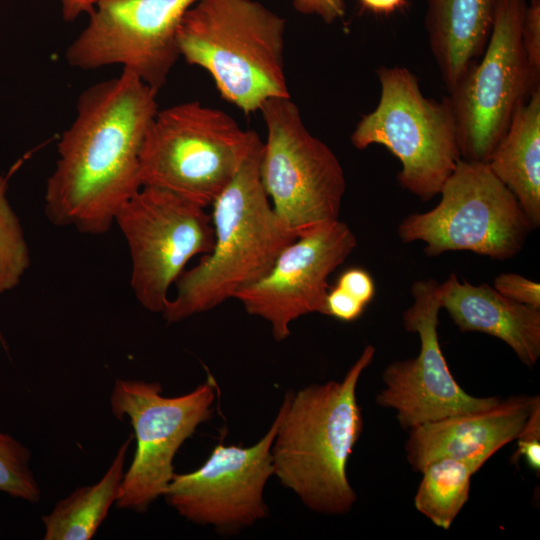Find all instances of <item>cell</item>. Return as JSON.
Here are the masks:
<instances>
[{
	"label": "cell",
	"mask_w": 540,
	"mask_h": 540,
	"mask_svg": "<svg viewBox=\"0 0 540 540\" xmlns=\"http://www.w3.org/2000/svg\"><path fill=\"white\" fill-rule=\"evenodd\" d=\"M156 96L127 69L81 93L45 186L44 212L53 225L87 235L111 229L119 210L142 187L139 157L158 111Z\"/></svg>",
	"instance_id": "cell-1"
},
{
	"label": "cell",
	"mask_w": 540,
	"mask_h": 540,
	"mask_svg": "<svg viewBox=\"0 0 540 540\" xmlns=\"http://www.w3.org/2000/svg\"><path fill=\"white\" fill-rule=\"evenodd\" d=\"M374 355L375 348L367 345L341 381L286 393L278 411L273 475L314 512L342 515L356 501L347 477L348 459L363 428L356 389Z\"/></svg>",
	"instance_id": "cell-2"
},
{
	"label": "cell",
	"mask_w": 540,
	"mask_h": 540,
	"mask_svg": "<svg viewBox=\"0 0 540 540\" xmlns=\"http://www.w3.org/2000/svg\"><path fill=\"white\" fill-rule=\"evenodd\" d=\"M263 142L211 204L214 245L176 280L162 316L169 324L210 311L263 278L297 235L277 216L260 180Z\"/></svg>",
	"instance_id": "cell-3"
},
{
	"label": "cell",
	"mask_w": 540,
	"mask_h": 540,
	"mask_svg": "<svg viewBox=\"0 0 540 540\" xmlns=\"http://www.w3.org/2000/svg\"><path fill=\"white\" fill-rule=\"evenodd\" d=\"M285 19L254 0H197L183 15L177 43L205 69L220 95L244 113L290 97L284 68Z\"/></svg>",
	"instance_id": "cell-4"
},
{
	"label": "cell",
	"mask_w": 540,
	"mask_h": 540,
	"mask_svg": "<svg viewBox=\"0 0 540 540\" xmlns=\"http://www.w3.org/2000/svg\"><path fill=\"white\" fill-rule=\"evenodd\" d=\"M260 140L224 111L199 101L158 109L140 151L141 186L170 191L206 208Z\"/></svg>",
	"instance_id": "cell-5"
},
{
	"label": "cell",
	"mask_w": 540,
	"mask_h": 540,
	"mask_svg": "<svg viewBox=\"0 0 540 540\" xmlns=\"http://www.w3.org/2000/svg\"><path fill=\"white\" fill-rule=\"evenodd\" d=\"M376 73L378 104L359 120L350 142L358 150L374 144L388 149L401 164V187L428 201L439 195L462 159L448 99L426 97L417 76L406 67L382 66Z\"/></svg>",
	"instance_id": "cell-6"
},
{
	"label": "cell",
	"mask_w": 540,
	"mask_h": 540,
	"mask_svg": "<svg viewBox=\"0 0 540 540\" xmlns=\"http://www.w3.org/2000/svg\"><path fill=\"white\" fill-rule=\"evenodd\" d=\"M439 195L434 208L406 216L397 229L401 241L423 242L429 257L469 251L511 259L533 230L516 197L486 162L459 160Z\"/></svg>",
	"instance_id": "cell-7"
},
{
	"label": "cell",
	"mask_w": 540,
	"mask_h": 540,
	"mask_svg": "<svg viewBox=\"0 0 540 540\" xmlns=\"http://www.w3.org/2000/svg\"><path fill=\"white\" fill-rule=\"evenodd\" d=\"M259 174L272 207L297 237L339 220L346 179L331 148L305 126L291 97L268 100Z\"/></svg>",
	"instance_id": "cell-8"
},
{
	"label": "cell",
	"mask_w": 540,
	"mask_h": 540,
	"mask_svg": "<svg viewBox=\"0 0 540 540\" xmlns=\"http://www.w3.org/2000/svg\"><path fill=\"white\" fill-rule=\"evenodd\" d=\"M526 0H499L480 56L448 91L462 159L487 162L518 108L540 81L522 45Z\"/></svg>",
	"instance_id": "cell-9"
},
{
	"label": "cell",
	"mask_w": 540,
	"mask_h": 540,
	"mask_svg": "<svg viewBox=\"0 0 540 540\" xmlns=\"http://www.w3.org/2000/svg\"><path fill=\"white\" fill-rule=\"evenodd\" d=\"M214 380L186 394L162 395L158 382L117 379L110 407L117 419L127 417L136 440L133 460L124 473L116 506L143 513L163 496L174 471V458L183 443L213 413Z\"/></svg>",
	"instance_id": "cell-10"
},
{
	"label": "cell",
	"mask_w": 540,
	"mask_h": 540,
	"mask_svg": "<svg viewBox=\"0 0 540 540\" xmlns=\"http://www.w3.org/2000/svg\"><path fill=\"white\" fill-rule=\"evenodd\" d=\"M129 250L130 287L147 311L162 313L168 291L196 255L214 245L211 215L170 191L142 186L115 217Z\"/></svg>",
	"instance_id": "cell-11"
},
{
	"label": "cell",
	"mask_w": 540,
	"mask_h": 540,
	"mask_svg": "<svg viewBox=\"0 0 540 540\" xmlns=\"http://www.w3.org/2000/svg\"><path fill=\"white\" fill-rule=\"evenodd\" d=\"M196 1L98 0L66 50L67 63L82 70L121 65L158 93L180 57L179 24Z\"/></svg>",
	"instance_id": "cell-12"
},
{
	"label": "cell",
	"mask_w": 540,
	"mask_h": 540,
	"mask_svg": "<svg viewBox=\"0 0 540 540\" xmlns=\"http://www.w3.org/2000/svg\"><path fill=\"white\" fill-rule=\"evenodd\" d=\"M411 294L413 303L403 313V324L407 331L419 335L420 350L416 357L394 361L385 368V387L376 403L394 409L399 425L406 430L498 404L499 397L468 394L449 369L438 337L442 309L438 281L417 280Z\"/></svg>",
	"instance_id": "cell-13"
},
{
	"label": "cell",
	"mask_w": 540,
	"mask_h": 540,
	"mask_svg": "<svg viewBox=\"0 0 540 540\" xmlns=\"http://www.w3.org/2000/svg\"><path fill=\"white\" fill-rule=\"evenodd\" d=\"M278 427L276 416L254 445L214 447L196 470L173 475L164 497L179 515L221 532L238 531L267 514L264 488L273 475L271 447Z\"/></svg>",
	"instance_id": "cell-14"
},
{
	"label": "cell",
	"mask_w": 540,
	"mask_h": 540,
	"mask_svg": "<svg viewBox=\"0 0 540 540\" xmlns=\"http://www.w3.org/2000/svg\"><path fill=\"white\" fill-rule=\"evenodd\" d=\"M357 246L350 227L336 220L297 237L278 255L269 272L239 291L245 311L266 320L276 341L290 335L301 316L325 314L330 275Z\"/></svg>",
	"instance_id": "cell-15"
},
{
	"label": "cell",
	"mask_w": 540,
	"mask_h": 540,
	"mask_svg": "<svg viewBox=\"0 0 540 540\" xmlns=\"http://www.w3.org/2000/svg\"><path fill=\"white\" fill-rule=\"evenodd\" d=\"M539 401V396H512L488 409L414 427L408 430L407 461L416 472L442 457L468 460L481 468L498 450L516 440Z\"/></svg>",
	"instance_id": "cell-16"
},
{
	"label": "cell",
	"mask_w": 540,
	"mask_h": 540,
	"mask_svg": "<svg viewBox=\"0 0 540 540\" xmlns=\"http://www.w3.org/2000/svg\"><path fill=\"white\" fill-rule=\"evenodd\" d=\"M441 307L462 332H480L502 340L528 367L540 357V309L500 294L488 284H471L455 273L439 283Z\"/></svg>",
	"instance_id": "cell-17"
},
{
	"label": "cell",
	"mask_w": 540,
	"mask_h": 540,
	"mask_svg": "<svg viewBox=\"0 0 540 540\" xmlns=\"http://www.w3.org/2000/svg\"><path fill=\"white\" fill-rule=\"evenodd\" d=\"M499 0H427L425 27L441 78L450 91L482 55Z\"/></svg>",
	"instance_id": "cell-18"
},
{
	"label": "cell",
	"mask_w": 540,
	"mask_h": 540,
	"mask_svg": "<svg viewBox=\"0 0 540 540\" xmlns=\"http://www.w3.org/2000/svg\"><path fill=\"white\" fill-rule=\"evenodd\" d=\"M486 163L536 230L540 226V88L518 108Z\"/></svg>",
	"instance_id": "cell-19"
},
{
	"label": "cell",
	"mask_w": 540,
	"mask_h": 540,
	"mask_svg": "<svg viewBox=\"0 0 540 540\" xmlns=\"http://www.w3.org/2000/svg\"><path fill=\"white\" fill-rule=\"evenodd\" d=\"M133 436L118 448L103 476L94 484L78 487L42 516L44 540L93 538L111 506L116 503L124 477L127 452Z\"/></svg>",
	"instance_id": "cell-20"
},
{
	"label": "cell",
	"mask_w": 540,
	"mask_h": 540,
	"mask_svg": "<svg viewBox=\"0 0 540 540\" xmlns=\"http://www.w3.org/2000/svg\"><path fill=\"white\" fill-rule=\"evenodd\" d=\"M480 469L463 459L442 457L423 467L415 508L433 524L449 529L469 498L472 476Z\"/></svg>",
	"instance_id": "cell-21"
},
{
	"label": "cell",
	"mask_w": 540,
	"mask_h": 540,
	"mask_svg": "<svg viewBox=\"0 0 540 540\" xmlns=\"http://www.w3.org/2000/svg\"><path fill=\"white\" fill-rule=\"evenodd\" d=\"M6 192L7 178L0 177V294L16 288L31 264L22 225Z\"/></svg>",
	"instance_id": "cell-22"
},
{
	"label": "cell",
	"mask_w": 540,
	"mask_h": 540,
	"mask_svg": "<svg viewBox=\"0 0 540 540\" xmlns=\"http://www.w3.org/2000/svg\"><path fill=\"white\" fill-rule=\"evenodd\" d=\"M31 452L20 441L0 431V491L37 503L40 486L30 467Z\"/></svg>",
	"instance_id": "cell-23"
},
{
	"label": "cell",
	"mask_w": 540,
	"mask_h": 540,
	"mask_svg": "<svg viewBox=\"0 0 540 540\" xmlns=\"http://www.w3.org/2000/svg\"><path fill=\"white\" fill-rule=\"evenodd\" d=\"M521 35L530 70L540 81V0H526Z\"/></svg>",
	"instance_id": "cell-24"
},
{
	"label": "cell",
	"mask_w": 540,
	"mask_h": 540,
	"mask_svg": "<svg viewBox=\"0 0 540 540\" xmlns=\"http://www.w3.org/2000/svg\"><path fill=\"white\" fill-rule=\"evenodd\" d=\"M493 287L515 302L540 309V284L517 273H502L495 277Z\"/></svg>",
	"instance_id": "cell-25"
},
{
	"label": "cell",
	"mask_w": 540,
	"mask_h": 540,
	"mask_svg": "<svg viewBox=\"0 0 540 540\" xmlns=\"http://www.w3.org/2000/svg\"><path fill=\"white\" fill-rule=\"evenodd\" d=\"M517 440L513 458L523 457L537 473L540 471V401L533 408Z\"/></svg>",
	"instance_id": "cell-26"
},
{
	"label": "cell",
	"mask_w": 540,
	"mask_h": 540,
	"mask_svg": "<svg viewBox=\"0 0 540 540\" xmlns=\"http://www.w3.org/2000/svg\"><path fill=\"white\" fill-rule=\"evenodd\" d=\"M336 286L367 306L375 295V283L368 271L353 267L343 271Z\"/></svg>",
	"instance_id": "cell-27"
},
{
	"label": "cell",
	"mask_w": 540,
	"mask_h": 540,
	"mask_svg": "<svg viewBox=\"0 0 540 540\" xmlns=\"http://www.w3.org/2000/svg\"><path fill=\"white\" fill-rule=\"evenodd\" d=\"M365 307L360 301L335 285L327 293L324 315L332 316L340 321L351 322L362 315Z\"/></svg>",
	"instance_id": "cell-28"
},
{
	"label": "cell",
	"mask_w": 540,
	"mask_h": 540,
	"mask_svg": "<svg viewBox=\"0 0 540 540\" xmlns=\"http://www.w3.org/2000/svg\"><path fill=\"white\" fill-rule=\"evenodd\" d=\"M294 8L301 14L315 15L331 24L345 16L344 0H293Z\"/></svg>",
	"instance_id": "cell-29"
},
{
	"label": "cell",
	"mask_w": 540,
	"mask_h": 540,
	"mask_svg": "<svg viewBox=\"0 0 540 540\" xmlns=\"http://www.w3.org/2000/svg\"><path fill=\"white\" fill-rule=\"evenodd\" d=\"M65 21H73L81 14H90L98 0H60Z\"/></svg>",
	"instance_id": "cell-30"
},
{
	"label": "cell",
	"mask_w": 540,
	"mask_h": 540,
	"mask_svg": "<svg viewBox=\"0 0 540 540\" xmlns=\"http://www.w3.org/2000/svg\"><path fill=\"white\" fill-rule=\"evenodd\" d=\"M366 10L377 15H390L401 10L406 0H359Z\"/></svg>",
	"instance_id": "cell-31"
},
{
	"label": "cell",
	"mask_w": 540,
	"mask_h": 540,
	"mask_svg": "<svg viewBox=\"0 0 540 540\" xmlns=\"http://www.w3.org/2000/svg\"><path fill=\"white\" fill-rule=\"evenodd\" d=\"M0 344L7 350L8 349V346H7V342L5 340V337L0 329Z\"/></svg>",
	"instance_id": "cell-32"
}]
</instances>
